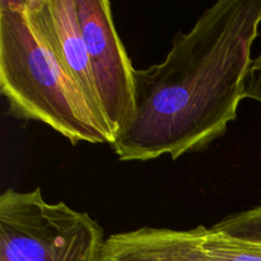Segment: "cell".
<instances>
[{
    "label": "cell",
    "mask_w": 261,
    "mask_h": 261,
    "mask_svg": "<svg viewBox=\"0 0 261 261\" xmlns=\"http://www.w3.org/2000/svg\"><path fill=\"white\" fill-rule=\"evenodd\" d=\"M260 24L261 0H219L176 33L162 63L135 69L134 117L111 144L119 160H177L226 134Z\"/></svg>",
    "instance_id": "obj_1"
},
{
    "label": "cell",
    "mask_w": 261,
    "mask_h": 261,
    "mask_svg": "<svg viewBox=\"0 0 261 261\" xmlns=\"http://www.w3.org/2000/svg\"><path fill=\"white\" fill-rule=\"evenodd\" d=\"M0 92L13 117L47 125L71 144L114 143L106 119L56 58L27 0H0Z\"/></svg>",
    "instance_id": "obj_2"
},
{
    "label": "cell",
    "mask_w": 261,
    "mask_h": 261,
    "mask_svg": "<svg viewBox=\"0 0 261 261\" xmlns=\"http://www.w3.org/2000/svg\"><path fill=\"white\" fill-rule=\"evenodd\" d=\"M105 242L98 222L40 188L0 195V261H101Z\"/></svg>",
    "instance_id": "obj_3"
},
{
    "label": "cell",
    "mask_w": 261,
    "mask_h": 261,
    "mask_svg": "<svg viewBox=\"0 0 261 261\" xmlns=\"http://www.w3.org/2000/svg\"><path fill=\"white\" fill-rule=\"evenodd\" d=\"M76 9L102 112L116 138L135 114V68L115 27L111 3L76 0Z\"/></svg>",
    "instance_id": "obj_4"
},
{
    "label": "cell",
    "mask_w": 261,
    "mask_h": 261,
    "mask_svg": "<svg viewBox=\"0 0 261 261\" xmlns=\"http://www.w3.org/2000/svg\"><path fill=\"white\" fill-rule=\"evenodd\" d=\"M27 4L61 65L103 115L79 22L76 0H27Z\"/></svg>",
    "instance_id": "obj_5"
},
{
    "label": "cell",
    "mask_w": 261,
    "mask_h": 261,
    "mask_svg": "<svg viewBox=\"0 0 261 261\" xmlns=\"http://www.w3.org/2000/svg\"><path fill=\"white\" fill-rule=\"evenodd\" d=\"M206 229L143 227L112 234L105 242L101 261H216L204 249Z\"/></svg>",
    "instance_id": "obj_6"
},
{
    "label": "cell",
    "mask_w": 261,
    "mask_h": 261,
    "mask_svg": "<svg viewBox=\"0 0 261 261\" xmlns=\"http://www.w3.org/2000/svg\"><path fill=\"white\" fill-rule=\"evenodd\" d=\"M204 249L216 261H261V241L229 237L206 229Z\"/></svg>",
    "instance_id": "obj_7"
},
{
    "label": "cell",
    "mask_w": 261,
    "mask_h": 261,
    "mask_svg": "<svg viewBox=\"0 0 261 261\" xmlns=\"http://www.w3.org/2000/svg\"><path fill=\"white\" fill-rule=\"evenodd\" d=\"M211 229L234 239L261 241V205L227 216Z\"/></svg>",
    "instance_id": "obj_8"
},
{
    "label": "cell",
    "mask_w": 261,
    "mask_h": 261,
    "mask_svg": "<svg viewBox=\"0 0 261 261\" xmlns=\"http://www.w3.org/2000/svg\"><path fill=\"white\" fill-rule=\"evenodd\" d=\"M245 98L254 99L261 105V54L252 59L245 84Z\"/></svg>",
    "instance_id": "obj_9"
}]
</instances>
